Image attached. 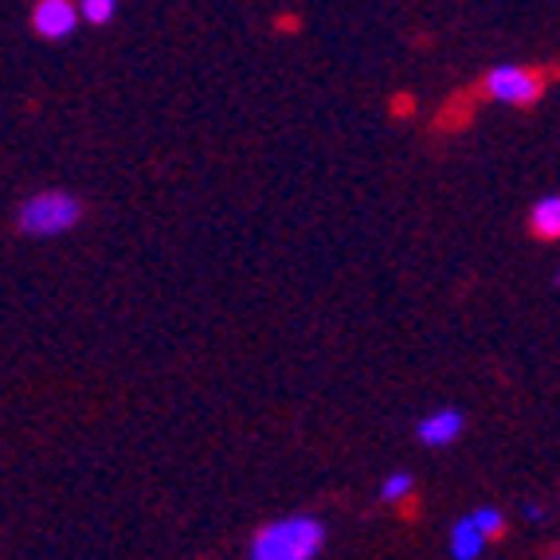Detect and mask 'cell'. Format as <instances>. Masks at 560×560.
Wrapping results in <instances>:
<instances>
[{
  "instance_id": "3",
  "label": "cell",
  "mask_w": 560,
  "mask_h": 560,
  "mask_svg": "<svg viewBox=\"0 0 560 560\" xmlns=\"http://www.w3.org/2000/svg\"><path fill=\"white\" fill-rule=\"evenodd\" d=\"M482 91H486V98H494V103L514 106V110H525V106H533L545 94V79L537 75L533 67L498 63V67H490V71H486Z\"/></svg>"
},
{
  "instance_id": "8",
  "label": "cell",
  "mask_w": 560,
  "mask_h": 560,
  "mask_svg": "<svg viewBox=\"0 0 560 560\" xmlns=\"http://www.w3.org/2000/svg\"><path fill=\"white\" fill-rule=\"evenodd\" d=\"M79 20L94 24V28H106L114 16H118V0H75Z\"/></svg>"
},
{
  "instance_id": "4",
  "label": "cell",
  "mask_w": 560,
  "mask_h": 560,
  "mask_svg": "<svg viewBox=\"0 0 560 560\" xmlns=\"http://www.w3.org/2000/svg\"><path fill=\"white\" fill-rule=\"evenodd\" d=\"M79 28V9L75 0H36L32 9V32L39 39H67L71 32Z\"/></svg>"
},
{
  "instance_id": "5",
  "label": "cell",
  "mask_w": 560,
  "mask_h": 560,
  "mask_svg": "<svg viewBox=\"0 0 560 560\" xmlns=\"http://www.w3.org/2000/svg\"><path fill=\"white\" fill-rule=\"evenodd\" d=\"M463 428H467V420H463L458 408H435L420 420L416 435H420L423 447H451V443L463 435Z\"/></svg>"
},
{
  "instance_id": "2",
  "label": "cell",
  "mask_w": 560,
  "mask_h": 560,
  "mask_svg": "<svg viewBox=\"0 0 560 560\" xmlns=\"http://www.w3.org/2000/svg\"><path fill=\"white\" fill-rule=\"evenodd\" d=\"M83 215V205H79L71 192L63 188H44L36 197H28L16 212V228L32 240H56V235L71 232Z\"/></svg>"
},
{
  "instance_id": "7",
  "label": "cell",
  "mask_w": 560,
  "mask_h": 560,
  "mask_svg": "<svg viewBox=\"0 0 560 560\" xmlns=\"http://www.w3.org/2000/svg\"><path fill=\"white\" fill-rule=\"evenodd\" d=\"M486 552V537L470 525V517H463V522L451 529V557L455 560H478Z\"/></svg>"
},
{
  "instance_id": "1",
  "label": "cell",
  "mask_w": 560,
  "mask_h": 560,
  "mask_svg": "<svg viewBox=\"0 0 560 560\" xmlns=\"http://www.w3.org/2000/svg\"><path fill=\"white\" fill-rule=\"evenodd\" d=\"M322 545H326V525L318 517H279L252 537V560H314Z\"/></svg>"
},
{
  "instance_id": "9",
  "label": "cell",
  "mask_w": 560,
  "mask_h": 560,
  "mask_svg": "<svg viewBox=\"0 0 560 560\" xmlns=\"http://www.w3.org/2000/svg\"><path fill=\"white\" fill-rule=\"evenodd\" d=\"M470 525L490 541V537H498V533L505 529V517H502V510H494V505H478L475 514H470Z\"/></svg>"
},
{
  "instance_id": "6",
  "label": "cell",
  "mask_w": 560,
  "mask_h": 560,
  "mask_svg": "<svg viewBox=\"0 0 560 560\" xmlns=\"http://www.w3.org/2000/svg\"><path fill=\"white\" fill-rule=\"evenodd\" d=\"M529 228H533V235L537 240H557L560 235V197H541L537 205H533V212H529Z\"/></svg>"
},
{
  "instance_id": "12",
  "label": "cell",
  "mask_w": 560,
  "mask_h": 560,
  "mask_svg": "<svg viewBox=\"0 0 560 560\" xmlns=\"http://www.w3.org/2000/svg\"><path fill=\"white\" fill-rule=\"evenodd\" d=\"M552 560H557V557H552Z\"/></svg>"
},
{
  "instance_id": "10",
  "label": "cell",
  "mask_w": 560,
  "mask_h": 560,
  "mask_svg": "<svg viewBox=\"0 0 560 560\" xmlns=\"http://www.w3.org/2000/svg\"><path fill=\"white\" fill-rule=\"evenodd\" d=\"M411 490H416V478H411L408 470H396V475H388L381 482V498H384V502H404Z\"/></svg>"
},
{
  "instance_id": "11",
  "label": "cell",
  "mask_w": 560,
  "mask_h": 560,
  "mask_svg": "<svg viewBox=\"0 0 560 560\" xmlns=\"http://www.w3.org/2000/svg\"><path fill=\"white\" fill-rule=\"evenodd\" d=\"M525 517H529V522H545V510L541 505H525Z\"/></svg>"
}]
</instances>
